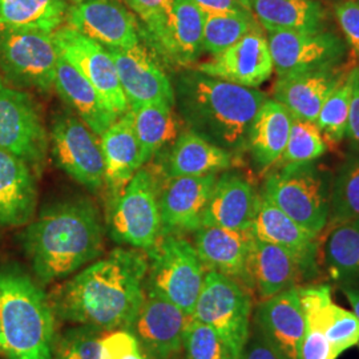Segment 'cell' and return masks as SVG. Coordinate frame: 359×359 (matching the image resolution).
<instances>
[{"label":"cell","mask_w":359,"mask_h":359,"mask_svg":"<svg viewBox=\"0 0 359 359\" xmlns=\"http://www.w3.org/2000/svg\"><path fill=\"white\" fill-rule=\"evenodd\" d=\"M147 274L142 249L116 248L52 289L55 317L99 333L129 330L144 301Z\"/></svg>","instance_id":"cell-1"},{"label":"cell","mask_w":359,"mask_h":359,"mask_svg":"<svg viewBox=\"0 0 359 359\" xmlns=\"http://www.w3.org/2000/svg\"><path fill=\"white\" fill-rule=\"evenodd\" d=\"M170 80L175 109L187 128L233 156L244 154L249 128L268 96L196 68L177 71Z\"/></svg>","instance_id":"cell-2"},{"label":"cell","mask_w":359,"mask_h":359,"mask_svg":"<svg viewBox=\"0 0 359 359\" xmlns=\"http://www.w3.org/2000/svg\"><path fill=\"white\" fill-rule=\"evenodd\" d=\"M39 283L65 280L103 253L100 212L88 198L57 203L41 210L20 236Z\"/></svg>","instance_id":"cell-3"},{"label":"cell","mask_w":359,"mask_h":359,"mask_svg":"<svg viewBox=\"0 0 359 359\" xmlns=\"http://www.w3.org/2000/svg\"><path fill=\"white\" fill-rule=\"evenodd\" d=\"M0 323L6 358H53L56 337L50 298L18 265L0 268Z\"/></svg>","instance_id":"cell-4"},{"label":"cell","mask_w":359,"mask_h":359,"mask_svg":"<svg viewBox=\"0 0 359 359\" xmlns=\"http://www.w3.org/2000/svg\"><path fill=\"white\" fill-rule=\"evenodd\" d=\"M333 179L314 161L283 164L270 172L262 196L309 233L318 236L329 225Z\"/></svg>","instance_id":"cell-5"},{"label":"cell","mask_w":359,"mask_h":359,"mask_svg":"<svg viewBox=\"0 0 359 359\" xmlns=\"http://www.w3.org/2000/svg\"><path fill=\"white\" fill-rule=\"evenodd\" d=\"M163 176L154 165L140 168L126 189L108 201L107 225L117 244L148 250L160 237L158 193Z\"/></svg>","instance_id":"cell-6"},{"label":"cell","mask_w":359,"mask_h":359,"mask_svg":"<svg viewBox=\"0 0 359 359\" xmlns=\"http://www.w3.org/2000/svg\"><path fill=\"white\" fill-rule=\"evenodd\" d=\"M147 257L145 287L193 317L206 270L192 243L180 234L160 236Z\"/></svg>","instance_id":"cell-7"},{"label":"cell","mask_w":359,"mask_h":359,"mask_svg":"<svg viewBox=\"0 0 359 359\" xmlns=\"http://www.w3.org/2000/svg\"><path fill=\"white\" fill-rule=\"evenodd\" d=\"M59 51L52 34L0 25V77L18 90L55 88Z\"/></svg>","instance_id":"cell-8"},{"label":"cell","mask_w":359,"mask_h":359,"mask_svg":"<svg viewBox=\"0 0 359 359\" xmlns=\"http://www.w3.org/2000/svg\"><path fill=\"white\" fill-rule=\"evenodd\" d=\"M252 297L244 286L229 277L206 270L193 318L213 327L231 358L241 359L250 338Z\"/></svg>","instance_id":"cell-9"},{"label":"cell","mask_w":359,"mask_h":359,"mask_svg":"<svg viewBox=\"0 0 359 359\" xmlns=\"http://www.w3.org/2000/svg\"><path fill=\"white\" fill-rule=\"evenodd\" d=\"M50 147V136L35 99L0 77V148L20 157L39 176Z\"/></svg>","instance_id":"cell-10"},{"label":"cell","mask_w":359,"mask_h":359,"mask_svg":"<svg viewBox=\"0 0 359 359\" xmlns=\"http://www.w3.org/2000/svg\"><path fill=\"white\" fill-rule=\"evenodd\" d=\"M50 145L56 167L71 179L90 192L103 188L105 164L102 140L69 108L53 117Z\"/></svg>","instance_id":"cell-11"},{"label":"cell","mask_w":359,"mask_h":359,"mask_svg":"<svg viewBox=\"0 0 359 359\" xmlns=\"http://www.w3.org/2000/svg\"><path fill=\"white\" fill-rule=\"evenodd\" d=\"M205 13L192 0H173L165 22L154 31H142V44L169 71L187 69L198 60L203 50Z\"/></svg>","instance_id":"cell-12"},{"label":"cell","mask_w":359,"mask_h":359,"mask_svg":"<svg viewBox=\"0 0 359 359\" xmlns=\"http://www.w3.org/2000/svg\"><path fill=\"white\" fill-rule=\"evenodd\" d=\"M273 68L278 77L335 69L346 44L330 31H268Z\"/></svg>","instance_id":"cell-13"},{"label":"cell","mask_w":359,"mask_h":359,"mask_svg":"<svg viewBox=\"0 0 359 359\" xmlns=\"http://www.w3.org/2000/svg\"><path fill=\"white\" fill-rule=\"evenodd\" d=\"M52 39L59 53L90 81L111 109L118 116L128 112L115 62L104 46L68 26L53 31Z\"/></svg>","instance_id":"cell-14"},{"label":"cell","mask_w":359,"mask_h":359,"mask_svg":"<svg viewBox=\"0 0 359 359\" xmlns=\"http://www.w3.org/2000/svg\"><path fill=\"white\" fill-rule=\"evenodd\" d=\"M65 23L105 48H130L142 43L139 19L121 0H86L72 4Z\"/></svg>","instance_id":"cell-15"},{"label":"cell","mask_w":359,"mask_h":359,"mask_svg":"<svg viewBox=\"0 0 359 359\" xmlns=\"http://www.w3.org/2000/svg\"><path fill=\"white\" fill-rule=\"evenodd\" d=\"M216 180L217 173L163 179L158 193L160 236H182L200 229Z\"/></svg>","instance_id":"cell-16"},{"label":"cell","mask_w":359,"mask_h":359,"mask_svg":"<svg viewBox=\"0 0 359 359\" xmlns=\"http://www.w3.org/2000/svg\"><path fill=\"white\" fill-rule=\"evenodd\" d=\"M255 321L257 334L278 358L302 359L301 348L306 322L299 286L261 301L256 309Z\"/></svg>","instance_id":"cell-17"},{"label":"cell","mask_w":359,"mask_h":359,"mask_svg":"<svg viewBox=\"0 0 359 359\" xmlns=\"http://www.w3.org/2000/svg\"><path fill=\"white\" fill-rule=\"evenodd\" d=\"M107 50L115 62L129 108L151 103L175 107V90L170 77L142 43L130 48Z\"/></svg>","instance_id":"cell-18"},{"label":"cell","mask_w":359,"mask_h":359,"mask_svg":"<svg viewBox=\"0 0 359 359\" xmlns=\"http://www.w3.org/2000/svg\"><path fill=\"white\" fill-rule=\"evenodd\" d=\"M191 318L176 305L147 289L137 317L129 330L136 335L149 359H172L182 348L184 334Z\"/></svg>","instance_id":"cell-19"},{"label":"cell","mask_w":359,"mask_h":359,"mask_svg":"<svg viewBox=\"0 0 359 359\" xmlns=\"http://www.w3.org/2000/svg\"><path fill=\"white\" fill-rule=\"evenodd\" d=\"M196 69L248 88L259 87L274 71L268 38L264 35L262 27L249 31L212 60L196 65Z\"/></svg>","instance_id":"cell-20"},{"label":"cell","mask_w":359,"mask_h":359,"mask_svg":"<svg viewBox=\"0 0 359 359\" xmlns=\"http://www.w3.org/2000/svg\"><path fill=\"white\" fill-rule=\"evenodd\" d=\"M250 231L258 240L278 245L294 257L305 281L318 276V236L305 231L262 194Z\"/></svg>","instance_id":"cell-21"},{"label":"cell","mask_w":359,"mask_h":359,"mask_svg":"<svg viewBox=\"0 0 359 359\" xmlns=\"http://www.w3.org/2000/svg\"><path fill=\"white\" fill-rule=\"evenodd\" d=\"M259 194L243 175L224 170L217 176L203 216V226L250 231Z\"/></svg>","instance_id":"cell-22"},{"label":"cell","mask_w":359,"mask_h":359,"mask_svg":"<svg viewBox=\"0 0 359 359\" xmlns=\"http://www.w3.org/2000/svg\"><path fill=\"white\" fill-rule=\"evenodd\" d=\"M154 167L164 179L204 176L231 169L233 154L187 128L164 151L154 156Z\"/></svg>","instance_id":"cell-23"},{"label":"cell","mask_w":359,"mask_h":359,"mask_svg":"<svg viewBox=\"0 0 359 359\" xmlns=\"http://www.w3.org/2000/svg\"><path fill=\"white\" fill-rule=\"evenodd\" d=\"M253 234L219 226L193 231V246L205 270H215L248 287V257Z\"/></svg>","instance_id":"cell-24"},{"label":"cell","mask_w":359,"mask_h":359,"mask_svg":"<svg viewBox=\"0 0 359 359\" xmlns=\"http://www.w3.org/2000/svg\"><path fill=\"white\" fill-rule=\"evenodd\" d=\"M35 173L20 157L0 148V226L28 225L36 212Z\"/></svg>","instance_id":"cell-25"},{"label":"cell","mask_w":359,"mask_h":359,"mask_svg":"<svg viewBox=\"0 0 359 359\" xmlns=\"http://www.w3.org/2000/svg\"><path fill=\"white\" fill-rule=\"evenodd\" d=\"M248 289H253L261 301L305 281L297 259L278 245L261 241L253 236L248 257Z\"/></svg>","instance_id":"cell-26"},{"label":"cell","mask_w":359,"mask_h":359,"mask_svg":"<svg viewBox=\"0 0 359 359\" xmlns=\"http://www.w3.org/2000/svg\"><path fill=\"white\" fill-rule=\"evenodd\" d=\"M102 148L105 164L104 185L108 201H111L126 189L136 172L144 167L130 109L104 132Z\"/></svg>","instance_id":"cell-27"},{"label":"cell","mask_w":359,"mask_h":359,"mask_svg":"<svg viewBox=\"0 0 359 359\" xmlns=\"http://www.w3.org/2000/svg\"><path fill=\"white\" fill-rule=\"evenodd\" d=\"M55 88L68 108L76 114L99 137L120 116L105 103L102 95L76 68L59 53Z\"/></svg>","instance_id":"cell-28"},{"label":"cell","mask_w":359,"mask_h":359,"mask_svg":"<svg viewBox=\"0 0 359 359\" xmlns=\"http://www.w3.org/2000/svg\"><path fill=\"white\" fill-rule=\"evenodd\" d=\"M342 79L337 69L278 77L274 100L283 104L295 118L316 123L322 105Z\"/></svg>","instance_id":"cell-29"},{"label":"cell","mask_w":359,"mask_h":359,"mask_svg":"<svg viewBox=\"0 0 359 359\" xmlns=\"http://www.w3.org/2000/svg\"><path fill=\"white\" fill-rule=\"evenodd\" d=\"M292 120V114L274 99H266L261 105L246 140V151L259 169L265 170L281 160Z\"/></svg>","instance_id":"cell-30"},{"label":"cell","mask_w":359,"mask_h":359,"mask_svg":"<svg viewBox=\"0 0 359 359\" xmlns=\"http://www.w3.org/2000/svg\"><path fill=\"white\" fill-rule=\"evenodd\" d=\"M266 31H323L327 15L317 0H249Z\"/></svg>","instance_id":"cell-31"},{"label":"cell","mask_w":359,"mask_h":359,"mask_svg":"<svg viewBox=\"0 0 359 359\" xmlns=\"http://www.w3.org/2000/svg\"><path fill=\"white\" fill-rule=\"evenodd\" d=\"M140 147L142 165L164 151L179 136V115L175 107L163 103L142 104L129 108Z\"/></svg>","instance_id":"cell-32"},{"label":"cell","mask_w":359,"mask_h":359,"mask_svg":"<svg viewBox=\"0 0 359 359\" xmlns=\"http://www.w3.org/2000/svg\"><path fill=\"white\" fill-rule=\"evenodd\" d=\"M322 253L327 271L337 283L359 281V218L332 224Z\"/></svg>","instance_id":"cell-33"},{"label":"cell","mask_w":359,"mask_h":359,"mask_svg":"<svg viewBox=\"0 0 359 359\" xmlns=\"http://www.w3.org/2000/svg\"><path fill=\"white\" fill-rule=\"evenodd\" d=\"M68 0H0V25L52 34L63 26Z\"/></svg>","instance_id":"cell-34"},{"label":"cell","mask_w":359,"mask_h":359,"mask_svg":"<svg viewBox=\"0 0 359 359\" xmlns=\"http://www.w3.org/2000/svg\"><path fill=\"white\" fill-rule=\"evenodd\" d=\"M332 293L330 286L299 287L301 304L305 314V335L301 348L302 359H335L326 338L322 320V306L326 295Z\"/></svg>","instance_id":"cell-35"},{"label":"cell","mask_w":359,"mask_h":359,"mask_svg":"<svg viewBox=\"0 0 359 359\" xmlns=\"http://www.w3.org/2000/svg\"><path fill=\"white\" fill-rule=\"evenodd\" d=\"M258 27L261 25L253 13L205 15L203 50L216 56Z\"/></svg>","instance_id":"cell-36"},{"label":"cell","mask_w":359,"mask_h":359,"mask_svg":"<svg viewBox=\"0 0 359 359\" xmlns=\"http://www.w3.org/2000/svg\"><path fill=\"white\" fill-rule=\"evenodd\" d=\"M358 75L359 68L351 71L342 79L322 105L316 124L321 129L322 135L330 142H341L346 135L348 111Z\"/></svg>","instance_id":"cell-37"},{"label":"cell","mask_w":359,"mask_h":359,"mask_svg":"<svg viewBox=\"0 0 359 359\" xmlns=\"http://www.w3.org/2000/svg\"><path fill=\"white\" fill-rule=\"evenodd\" d=\"M359 218V157H350L333 179L329 224Z\"/></svg>","instance_id":"cell-38"},{"label":"cell","mask_w":359,"mask_h":359,"mask_svg":"<svg viewBox=\"0 0 359 359\" xmlns=\"http://www.w3.org/2000/svg\"><path fill=\"white\" fill-rule=\"evenodd\" d=\"M322 320L326 338L330 344L334 358L359 344V318L354 311L335 305L332 293L326 295L322 306Z\"/></svg>","instance_id":"cell-39"},{"label":"cell","mask_w":359,"mask_h":359,"mask_svg":"<svg viewBox=\"0 0 359 359\" xmlns=\"http://www.w3.org/2000/svg\"><path fill=\"white\" fill-rule=\"evenodd\" d=\"M326 152V142L321 129L314 121L293 117L289 140L283 151V164L310 163Z\"/></svg>","instance_id":"cell-40"},{"label":"cell","mask_w":359,"mask_h":359,"mask_svg":"<svg viewBox=\"0 0 359 359\" xmlns=\"http://www.w3.org/2000/svg\"><path fill=\"white\" fill-rule=\"evenodd\" d=\"M182 348L187 359H233L217 332L193 317L184 334Z\"/></svg>","instance_id":"cell-41"},{"label":"cell","mask_w":359,"mask_h":359,"mask_svg":"<svg viewBox=\"0 0 359 359\" xmlns=\"http://www.w3.org/2000/svg\"><path fill=\"white\" fill-rule=\"evenodd\" d=\"M100 334L86 326L67 330L55 339L52 359H102Z\"/></svg>","instance_id":"cell-42"},{"label":"cell","mask_w":359,"mask_h":359,"mask_svg":"<svg viewBox=\"0 0 359 359\" xmlns=\"http://www.w3.org/2000/svg\"><path fill=\"white\" fill-rule=\"evenodd\" d=\"M124 3L136 13L142 31H154L165 22L173 0H124Z\"/></svg>","instance_id":"cell-43"},{"label":"cell","mask_w":359,"mask_h":359,"mask_svg":"<svg viewBox=\"0 0 359 359\" xmlns=\"http://www.w3.org/2000/svg\"><path fill=\"white\" fill-rule=\"evenodd\" d=\"M102 359H121L133 351L142 350L136 335L128 329H117L100 335Z\"/></svg>","instance_id":"cell-44"},{"label":"cell","mask_w":359,"mask_h":359,"mask_svg":"<svg viewBox=\"0 0 359 359\" xmlns=\"http://www.w3.org/2000/svg\"><path fill=\"white\" fill-rule=\"evenodd\" d=\"M334 13L351 51L359 57V0H341L334 6Z\"/></svg>","instance_id":"cell-45"},{"label":"cell","mask_w":359,"mask_h":359,"mask_svg":"<svg viewBox=\"0 0 359 359\" xmlns=\"http://www.w3.org/2000/svg\"><path fill=\"white\" fill-rule=\"evenodd\" d=\"M192 1L205 15L253 13L249 0H192Z\"/></svg>","instance_id":"cell-46"},{"label":"cell","mask_w":359,"mask_h":359,"mask_svg":"<svg viewBox=\"0 0 359 359\" xmlns=\"http://www.w3.org/2000/svg\"><path fill=\"white\" fill-rule=\"evenodd\" d=\"M347 137L353 145L359 151V75L353 90V97L348 111V120H347Z\"/></svg>","instance_id":"cell-47"},{"label":"cell","mask_w":359,"mask_h":359,"mask_svg":"<svg viewBox=\"0 0 359 359\" xmlns=\"http://www.w3.org/2000/svg\"><path fill=\"white\" fill-rule=\"evenodd\" d=\"M241 359H280L270 348L266 342L257 334L252 339L249 338Z\"/></svg>","instance_id":"cell-48"},{"label":"cell","mask_w":359,"mask_h":359,"mask_svg":"<svg viewBox=\"0 0 359 359\" xmlns=\"http://www.w3.org/2000/svg\"><path fill=\"white\" fill-rule=\"evenodd\" d=\"M342 292H344V294L346 295L347 301L350 302L354 314L359 318V287L344 285Z\"/></svg>","instance_id":"cell-49"},{"label":"cell","mask_w":359,"mask_h":359,"mask_svg":"<svg viewBox=\"0 0 359 359\" xmlns=\"http://www.w3.org/2000/svg\"><path fill=\"white\" fill-rule=\"evenodd\" d=\"M121 359H149V357L147 354H144L142 350H137V351H133V353H130V354Z\"/></svg>","instance_id":"cell-50"},{"label":"cell","mask_w":359,"mask_h":359,"mask_svg":"<svg viewBox=\"0 0 359 359\" xmlns=\"http://www.w3.org/2000/svg\"><path fill=\"white\" fill-rule=\"evenodd\" d=\"M0 357H6V342L1 333V323H0Z\"/></svg>","instance_id":"cell-51"},{"label":"cell","mask_w":359,"mask_h":359,"mask_svg":"<svg viewBox=\"0 0 359 359\" xmlns=\"http://www.w3.org/2000/svg\"><path fill=\"white\" fill-rule=\"evenodd\" d=\"M69 3H72V4H79V3H81V1H86V0H68Z\"/></svg>","instance_id":"cell-52"},{"label":"cell","mask_w":359,"mask_h":359,"mask_svg":"<svg viewBox=\"0 0 359 359\" xmlns=\"http://www.w3.org/2000/svg\"><path fill=\"white\" fill-rule=\"evenodd\" d=\"M332 1H335V3H337V1H341V0H332Z\"/></svg>","instance_id":"cell-53"},{"label":"cell","mask_w":359,"mask_h":359,"mask_svg":"<svg viewBox=\"0 0 359 359\" xmlns=\"http://www.w3.org/2000/svg\"><path fill=\"white\" fill-rule=\"evenodd\" d=\"M358 345H359V344H358Z\"/></svg>","instance_id":"cell-54"}]
</instances>
